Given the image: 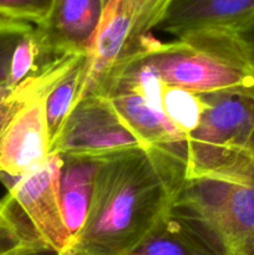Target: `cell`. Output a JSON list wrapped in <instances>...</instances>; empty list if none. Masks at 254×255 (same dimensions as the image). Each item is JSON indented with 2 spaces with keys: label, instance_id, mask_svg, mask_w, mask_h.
Masks as SVG:
<instances>
[{
  "label": "cell",
  "instance_id": "obj_1",
  "mask_svg": "<svg viewBox=\"0 0 254 255\" xmlns=\"http://www.w3.org/2000/svg\"><path fill=\"white\" fill-rule=\"evenodd\" d=\"M186 158L159 147L100 157L84 227L65 255H127L173 209Z\"/></svg>",
  "mask_w": 254,
  "mask_h": 255
},
{
  "label": "cell",
  "instance_id": "obj_2",
  "mask_svg": "<svg viewBox=\"0 0 254 255\" xmlns=\"http://www.w3.org/2000/svg\"><path fill=\"white\" fill-rule=\"evenodd\" d=\"M139 55L162 81L198 95L254 94V67L231 32L159 41L152 34L139 44Z\"/></svg>",
  "mask_w": 254,
  "mask_h": 255
},
{
  "label": "cell",
  "instance_id": "obj_3",
  "mask_svg": "<svg viewBox=\"0 0 254 255\" xmlns=\"http://www.w3.org/2000/svg\"><path fill=\"white\" fill-rule=\"evenodd\" d=\"M173 211L222 255H254V153L211 176L187 181Z\"/></svg>",
  "mask_w": 254,
  "mask_h": 255
},
{
  "label": "cell",
  "instance_id": "obj_4",
  "mask_svg": "<svg viewBox=\"0 0 254 255\" xmlns=\"http://www.w3.org/2000/svg\"><path fill=\"white\" fill-rule=\"evenodd\" d=\"M60 168L61 157L50 154L36 171L17 178H0L6 187L0 198V214L20 246L69 252L72 239L60 206Z\"/></svg>",
  "mask_w": 254,
  "mask_h": 255
},
{
  "label": "cell",
  "instance_id": "obj_5",
  "mask_svg": "<svg viewBox=\"0 0 254 255\" xmlns=\"http://www.w3.org/2000/svg\"><path fill=\"white\" fill-rule=\"evenodd\" d=\"M203 96L207 107L186 142L187 181L211 176L254 153V94Z\"/></svg>",
  "mask_w": 254,
  "mask_h": 255
},
{
  "label": "cell",
  "instance_id": "obj_6",
  "mask_svg": "<svg viewBox=\"0 0 254 255\" xmlns=\"http://www.w3.org/2000/svg\"><path fill=\"white\" fill-rule=\"evenodd\" d=\"M173 0H109L86 54L84 85L101 90L166 16Z\"/></svg>",
  "mask_w": 254,
  "mask_h": 255
},
{
  "label": "cell",
  "instance_id": "obj_7",
  "mask_svg": "<svg viewBox=\"0 0 254 255\" xmlns=\"http://www.w3.org/2000/svg\"><path fill=\"white\" fill-rule=\"evenodd\" d=\"M163 87L156 69L143 56L134 54L117 72L105 96L143 146L168 149L186 158L187 138L162 109Z\"/></svg>",
  "mask_w": 254,
  "mask_h": 255
},
{
  "label": "cell",
  "instance_id": "obj_8",
  "mask_svg": "<svg viewBox=\"0 0 254 255\" xmlns=\"http://www.w3.org/2000/svg\"><path fill=\"white\" fill-rule=\"evenodd\" d=\"M137 147L146 146L125 125L109 97L86 94L51 138L50 154L102 157Z\"/></svg>",
  "mask_w": 254,
  "mask_h": 255
},
{
  "label": "cell",
  "instance_id": "obj_9",
  "mask_svg": "<svg viewBox=\"0 0 254 255\" xmlns=\"http://www.w3.org/2000/svg\"><path fill=\"white\" fill-rule=\"evenodd\" d=\"M27 101L14 115L0 137V178H17L36 171L50 156L51 133L46 96Z\"/></svg>",
  "mask_w": 254,
  "mask_h": 255
},
{
  "label": "cell",
  "instance_id": "obj_10",
  "mask_svg": "<svg viewBox=\"0 0 254 255\" xmlns=\"http://www.w3.org/2000/svg\"><path fill=\"white\" fill-rule=\"evenodd\" d=\"M102 0H52L49 14L34 32L52 57L86 55L99 29Z\"/></svg>",
  "mask_w": 254,
  "mask_h": 255
},
{
  "label": "cell",
  "instance_id": "obj_11",
  "mask_svg": "<svg viewBox=\"0 0 254 255\" xmlns=\"http://www.w3.org/2000/svg\"><path fill=\"white\" fill-rule=\"evenodd\" d=\"M254 17V0H173L157 27L176 39L231 32Z\"/></svg>",
  "mask_w": 254,
  "mask_h": 255
},
{
  "label": "cell",
  "instance_id": "obj_12",
  "mask_svg": "<svg viewBox=\"0 0 254 255\" xmlns=\"http://www.w3.org/2000/svg\"><path fill=\"white\" fill-rule=\"evenodd\" d=\"M60 157V206L65 226L74 242L89 214L100 157L70 154Z\"/></svg>",
  "mask_w": 254,
  "mask_h": 255
},
{
  "label": "cell",
  "instance_id": "obj_13",
  "mask_svg": "<svg viewBox=\"0 0 254 255\" xmlns=\"http://www.w3.org/2000/svg\"><path fill=\"white\" fill-rule=\"evenodd\" d=\"M127 255H222L193 223L172 209Z\"/></svg>",
  "mask_w": 254,
  "mask_h": 255
},
{
  "label": "cell",
  "instance_id": "obj_14",
  "mask_svg": "<svg viewBox=\"0 0 254 255\" xmlns=\"http://www.w3.org/2000/svg\"><path fill=\"white\" fill-rule=\"evenodd\" d=\"M206 107L207 102L203 95L164 84L162 109L169 122L186 138L198 127Z\"/></svg>",
  "mask_w": 254,
  "mask_h": 255
},
{
  "label": "cell",
  "instance_id": "obj_15",
  "mask_svg": "<svg viewBox=\"0 0 254 255\" xmlns=\"http://www.w3.org/2000/svg\"><path fill=\"white\" fill-rule=\"evenodd\" d=\"M86 55L70 70L69 74L46 96V117L51 138L71 111L81 87Z\"/></svg>",
  "mask_w": 254,
  "mask_h": 255
},
{
  "label": "cell",
  "instance_id": "obj_16",
  "mask_svg": "<svg viewBox=\"0 0 254 255\" xmlns=\"http://www.w3.org/2000/svg\"><path fill=\"white\" fill-rule=\"evenodd\" d=\"M32 27L26 22L0 19V87L10 85L15 50Z\"/></svg>",
  "mask_w": 254,
  "mask_h": 255
},
{
  "label": "cell",
  "instance_id": "obj_17",
  "mask_svg": "<svg viewBox=\"0 0 254 255\" xmlns=\"http://www.w3.org/2000/svg\"><path fill=\"white\" fill-rule=\"evenodd\" d=\"M52 0H0V19L36 26L49 14Z\"/></svg>",
  "mask_w": 254,
  "mask_h": 255
},
{
  "label": "cell",
  "instance_id": "obj_18",
  "mask_svg": "<svg viewBox=\"0 0 254 255\" xmlns=\"http://www.w3.org/2000/svg\"><path fill=\"white\" fill-rule=\"evenodd\" d=\"M231 34H233L234 37L238 40L244 52L248 56L252 66L254 67V17L242 26L231 31Z\"/></svg>",
  "mask_w": 254,
  "mask_h": 255
},
{
  "label": "cell",
  "instance_id": "obj_19",
  "mask_svg": "<svg viewBox=\"0 0 254 255\" xmlns=\"http://www.w3.org/2000/svg\"><path fill=\"white\" fill-rule=\"evenodd\" d=\"M19 247L22 246H20L16 239L12 237V234L10 233V231L2 222V217L0 214V255L7 254L9 252L19 248Z\"/></svg>",
  "mask_w": 254,
  "mask_h": 255
},
{
  "label": "cell",
  "instance_id": "obj_20",
  "mask_svg": "<svg viewBox=\"0 0 254 255\" xmlns=\"http://www.w3.org/2000/svg\"><path fill=\"white\" fill-rule=\"evenodd\" d=\"M5 255H65L51 249L44 248V247H32V246H22L14 251L9 252Z\"/></svg>",
  "mask_w": 254,
  "mask_h": 255
},
{
  "label": "cell",
  "instance_id": "obj_21",
  "mask_svg": "<svg viewBox=\"0 0 254 255\" xmlns=\"http://www.w3.org/2000/svg\"><path fill=\"white\" fill-rule=\"evenodd\" d=\"M102 1H104V6H105V5H106L107 2H109V0H102Z\"/></svg>",
  "mask_w": 254,
  "mask_h": 255
}]
</instances>
